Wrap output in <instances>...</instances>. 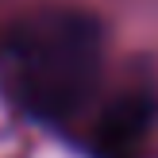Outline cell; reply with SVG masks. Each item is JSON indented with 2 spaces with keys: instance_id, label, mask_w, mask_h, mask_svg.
<instances>
[{
  "instance_id": "cell-1",
  "label": "cell",
  "mask_w": 158,
  "mask_h": 158,
  "mask_svg": "<svg viewBox=\"0 0 158 158\" xmlns=\"http://www.w3.org/2000/svg\"><path fill=\"white\" fill-rule=\"evenodd\" d=\"M104 31L81 8H39L8 35V81L27 116L66 123L89 104L100 81Z\"/></svg>"
},
{
  "instance_id": "cell-2",
  "label": "cell",
  "mask_w": 158,
  "mask_h": 158,
  "mask_svg": "<svg viewBox=\"0 0 158 158\" xmlns=\"http://www.w3.org/2000/svg\"><path fill=\"white\" fill-rule=\"evenodd\" d=\"M158 116V89L151 81H135L112 97L97 127V158H135L143 147L147 131L154 127Z\"/></svg>"
}]
</instances>
